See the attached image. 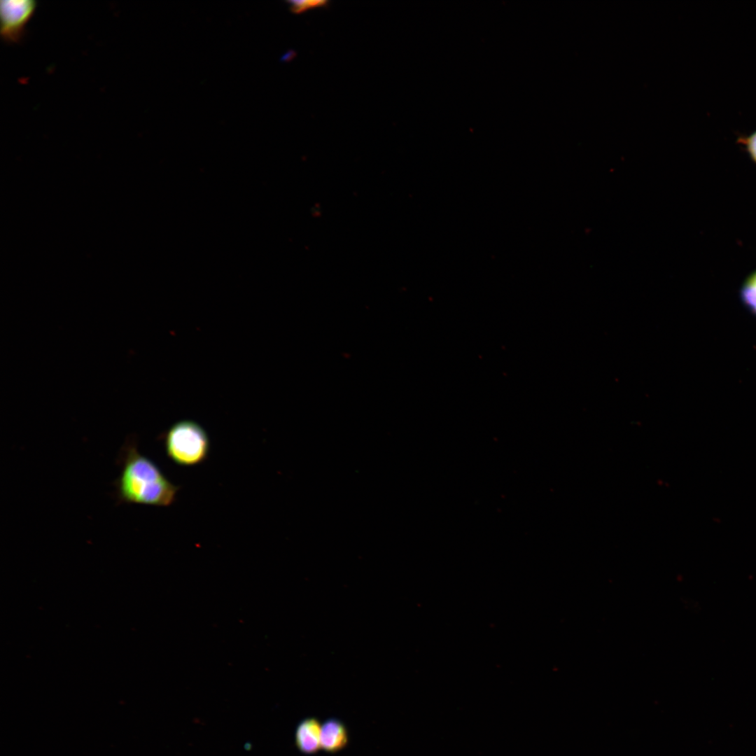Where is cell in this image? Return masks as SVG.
<instances>
[{"label":"cell","instance_id":"cell-1","mask_svg":"<svg viewBox=\"0 0 756 756\" xmlns=\"http://www.w3.org/2000/svg\"><path fill=\"white\" fill-rule=\"evenodd\" d=\"M118 459L121 469L114 485L120 503L167 507L175 502L180 486L140 454L134 441L125 442Z\"/></svg>","mask_w":756,"mask_h":756},{"label":"cell","instance_id":"cell-2","mask_svg":"<svg viewBox=\"0 0 756 756\" xmlns=\"http://www.w3.org/2000/svg\"><path fill=\"white\" fill-rule=\"evenodd\" d=\"M163 440L167 456L179 465L200 464L206 460L210 451L206 430L193 421L176 422L164 435Z\"/></svg>","mask_w":756,"mask_h":756},{"label":"cell","instance_id":"cell-3","mask_svg":"<svg viewBox=\"0 0 756 756\" xmlns=\"http://www.w3.org/2000/svg\"><path fill=\"white\" fill-rule=\"evenodd\" d=\"M36 6L34 0H1L0 33L4 41L17 42L22 38Z\"/></svg>","mask_w":756,"mask_h":756},{"label":"cell","instance_id":"cell-4","mask_svg":"<svg viewBox=\"0 0 756 756\" xmlns=\"http://www.w3.org/2000/svg\"><path fill=\"white\" fill-rule=\"evenodd\" d=\"M321 722L316 717H307L296 726L294 734L295 745L298 750L306 755L316 754L321 750Z\"/></svg>","mask_w":756,"mask_h":756},{"label":"cell","instance_id":"cell-5","mask_svg":"<svg viewBox=\"0 0 756 756\" xmlns=\"http://www.w3.org/2000/svg\"><path fill=\"white\" fill-rule=\"evenodd\" d=\"M350 736L344 722L337 718H329L321 724V750L330 754H335L344 750L349 745Z\"/></svg>","mask_w":756,"mask_h":756},{"label":"cell","instance_id":"cell-6","mask_svg":"<svg viewBox=\"0 0 756 756\" xmlns=\"http://www.w3.org/2000/svg\"><path fill=\"white\" fill-rule=\"evenodd\" d=\"M741 298L746 306L756 314V270L745 280L741 288Z\"/></svg>","mask_w":756,"mask_h":756},{"label":"cell","instance_id":"cell-7","mask_svg":"<svg viewBox=\"0 0 756 756\" xmlns=\"http://www.w3.org/2000/svg\"><path fill=\"white\" fill-rule=\"evenodd\" d=\"M736 143L741 146L750 160L756 164V130L748 134H739Z\"/></svg>","mask_w":756,"mask_h":756},{"label":"cell","instance_id":"cell-8","mask_svg":"<svg viewBox=\"0 0 756 756\" xmlns=\"http://www.w3.org/2000/svg\"><path fill=\"white\" fill-rule=\"evenodd\" d=\"M290 9L293 13H300L307 10L326 6L327 1H289Z\"/></svg>","mask_w":756,"mask_h":756}]
</instances>
